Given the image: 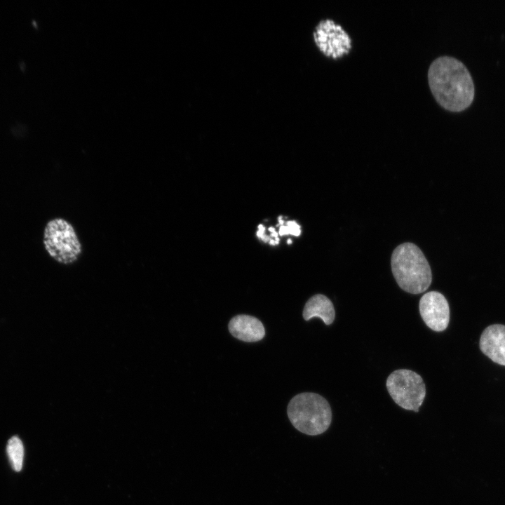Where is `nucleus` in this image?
Segmentation results:
<instances>
[{
    "label": "nucleus",
    "mask_w": 505,
    "mask_h": 505,
    "mask_svg": "<svg viewBox=\"0 0 505 505\" xmlns=\"http://www.w3.org/2000/svg\"><path fill=\"white\" fill-rule=\"evenodd\" d=\"M429 85L438 103L451 112L467 108L474 97V86L469 72L459 60L441 56L431 64Z\"/></svg>",
    "instance_id": "obj_1"
},
{
    "label": "nucleus",
    "mask_w": 505,
    "mask_h": 505,
    "mask_svg": "<svg viewBox=\"0 0 505 505\" xmlns=\"http://www.w3.org/2000/svg\"><path fill=\"white\" fill-rule=\"evenodd\" d=\"M269 231L271 232L270 236L274 238L273 240H274L278 244L279 243V238L278 236V233L276 231L274 227H269Z\"/></svg>",
    "instance_id": "obj_13"
},
{
    "label": "nucleus",
    "mask_w": 505,
    "mask_h": 505,
    "mask_svg": "<svg viewBox=\"0 0 505 505\" xmlns=\"http://www.w3.org/2000/svg\"><path fill=\"white\" fill-rule=\"evenodd\" d=\"M278 230L281 236L292 234L298 236L301 234L300 226L294 220L288 221L286 225H280Z\"/></svg>",
    "instance_id": "obj_12"
},
{
    "label": "nucleus",
    "mask_w": 505,
    "mask_h": 505,
    "mask_svg": "<svg viewBox=\"0 0 505 505\" xmlns=\"http://www.w3.org/2000/svg\"><path fill=\"white\" fill-rule=\"evenodd\" d=\"M287 413L293 426L309 436L323 433L332 421L329 403L316 393L304 392L294 396L288 405Z\"/></svg>",
    "instance_id": "obj_3"
},
{
    "label": "nucleus",
    "mask_w": 505,
    "mask_h": 505,
    "mask_svg": "<svg viewBox=\"0 0 505 505\" xmlns=\"http://www.w3.org/2000/svg\"><path fill=\"white\" fill-rule=\"evenodd\" d=\"M479 346L493 362L505 366V325L494 324L487 327L480 336Z\"/></svg>",
    "instance_id": "obj_8"
},
{
    "label": "nucleus",
    "mask_w": 505,
    "mask_h": 505,
    "mask_svg": "<svg viewBox=\"0 0 505 505\" xmlns=\"http://www.w3.org/2000/svg\"><path fill=\"white\" fill-rule=\"evenodd\" d=\"M393 401L402 408L417 412L426 396V386L415 372L400 369L391 372L386 382Z\"/></svg>",
    "instance_id": "obj_5"
},
{
    "label": "nucleus",
    "mask_w": 505,
    "mask_h": 505,
    "mask_svg": "<svg viewBox=\"0 0 505 505\" xmlns=\"http://www.w3.org/2000/svg\"><path fill=\"white\" fill-rule=\"evenodd\" d=\"M6 452L13 469L20 471L23 464L24 447L18 436H14L8 440Z\"/></svg>",
    "instance_id": "obj_11"
},
{
    "label": "nucleus",
    "mask_w": 505,
    "mask_h": 505,
    "mask_svg": "<svg viewBox=\"0 0 505 505\" xmlns=\"http://www.w3.org/2000/svg\"><path fill=\"white\" fill-rule=\"evenodd\" d=\"M228 329L233 337L246 342H258L265 336L262 323L258 318L246 314L234 316L229 322Z\"/></svg>",
    "instance_id": "obj_9"
},
{
    "label": "nucleus",
    "mask_w": 505,
    "mask_h": 505,
    "mask_svg": "<svg viewBox=\"0 0 505 505\" xmlns=\"http://www.w3.org/2000/svg\"><path fill=\"white\" fill-rule=\"evenodd\" d=\"M391 271L399 287L411 294L426 291L432 281L430 265L422 251L412 243H404L393 251Z\"/></svg>",
    "instance_id": "obj_2"
},
{
    "label": "nucleus",
    "mask_w": 505,
    "mask_h": 505,
    "mask_svg": "<svg viewBox=\"0 0 505 505\" xmlns=\"http://www.w3.org/2000/svg\"><path fill=\"white\" fill-rule=\"evenodd\" d=\"M302 316L305 321L318 317L328 325L335 320V311L333 304L328 297L322 294H316L306 302Z\"/></svg>",
    "instance_id": "obj_10"
},
{
    "label": "nucleus",
    "mask_w": 505,
    "mask_h": 505,
    "mask_svg": "<svg viewBox=\"0 0 505 505\" xmlns=\"http://www.w3.org/2000/svg\"><path fill=\"white\" fill-rule=\"evenodd\" d=\"M43 244L50 256L60 264L74 263L82 252V245L74 227L63 218H55L47 223Z\"/></svg>",
    "instance_id": "obj_4"
},
{
    "label": "nucleus",
    "mask_w": 505,
    "mask_h": 505,
    "mask_svg": "<svg viewBox=\"0 0 505 505\" xmlns=\"http://www.w3.org/2000/svg\"><path fill=\"white\" fill-rule=\"evenodd\" d=\"M419 309L425 324L432 330H445L450 321V307L445 296L439 292L431 291L420 299Z\"/></svg>",
    "instance_id": "obj_7"
},
{
    "label": "nucleus",
    "mask_w": 505,
    "mask_h": 505,
    "mask_svg": "<svg viewBox=\"0 0 505 505\" xmlns=\"http://www.w3.org/2000/svg\"><path fill=\"white\" fill-rule=\"evenodd\" d=\"M292 243V242H291V240H290V239H288V243L290 244V243Z\"/></svg>",
    "instance_id": "obj_14"
},
{
    "label": "nucleus",
    "mask_w": 505,
    "mask_h": 505,
    "mask_svg": "<svg viewBox=\"0 0 505 505\" xmlns=\"http://www.w3.org/2000/svg\"><path fill=\"white\" fill-rule=\"evenodd\" d=\"M312 39L318 50L327 58L338 59L351 48L349 36L330 19L318 22L312 32Z\"/></svg>",
    "instance_id": "obj_6"
}]
</instances>
